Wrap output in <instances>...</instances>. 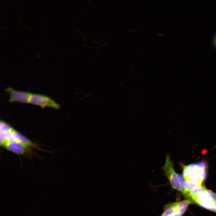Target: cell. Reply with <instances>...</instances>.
<instances>
[{"label": "cell", "mask_w": 216, "mask_h": 216, "mask_svg": "<svg viewBox=\"0 0 216 216\" xmlns=\"http://www.w3.org/2000/svg\"><path fill=\"white\" fill-rule=\"evenodd\" d=\"M29 103L39 106L42 108L50 107L57 110L60 108V105L54 100L47 96L40 94H32Z\"/></svg>", "instance_id": "3957f363"}, {"label": "cell", "mask_w": 216, "mask_h": 216, "mask_svg": "<svg viewBox=\"0 0 216 216\" xmlns=\"http://www.w3.org/2000/svg\"><path fill=\"white\" fill-rule=\"evenodd\" d=\"M189 199L179 202H177V207L180 212L183 215L185 212L188 206L190 204L194 203L193 200Z\"/></svg>", "instance_id": "ba28073f"}, {"label": "cell", "mask_w": 216, "mask_h": 216, "mask_svg": "<svg viewBox=\"0 0 216 216\" xmlns=\"http://www.w3.org/2000/svg\"><path fill=\"white\" fill-rule=\"evenodd\" d=\"M186 182L187 184V191L188 195L190 192L194 188L202 185V182H201L190 181H186Z\"/></svg>", "instance_id": "9c48e42d"}, {"label": "cell", "mask_w": 216, "mask_h": 216, "mask_svg": "<svg viewBox=\"0 0 216 216\" xmlns=\"http://www.w3.org/2000/svg\"><path fill=\"white\" fill-rule=\"evenodd\" d=\"M162 169L172 188L182 193V189L178 177V173L174 169V162L171 160L169 154L166 156L165 163L162 167Z\"/></svg>", "instance_id": "6da1fadb"}, {"label": "cell", "mask_w": 216, "mask_h": 216, "mask_svg": "<svg viewBox=\"0 0 216 216\" xmlns=\"http://www.w3.org/2000/svg\"><path fill=\"white\" fill-rule=\"evenodd\" d=\"M207 190L204 186L202 185L197 187L193 189L190 192L188 196L191 198L196 196L199 193Z\"/></svg>", "instance_id": "30bf717a"}, {"label": "cell", "mask_w": 216, "mask_h": 216, "mask_svg": "<svg viewBox=\"0 0 216 216\" xmlns=\"http://www.w3.org/2000/svg\"><path fill=\"white\" fill-rule=\"evenodd\" d=\"M211 211L216 212V205H215L214 208L213 209H212Z\"/></svg>", "instance_id": "e0dca14e"}, {"label": "cell", "mask_w": 216, "mask_h": 216, "mask_svg": "<svg viewBox=\"0 0 216 216\" xmlns=\"http://www.w3.org/2000/svg\"><path fill=\"white\" fill-rule=\"evenodd\" d=\"M130 32H137V31L136 30H134V29H130Z\"/></svg>", "instance_id": "d6986e66"}, {"label": "cell", "mask_w": 216, "mask_h": 216, "mask_svg": "<svg viewBox=\"0 0 216 216\" xmlns=\"http://www.w3.org/2000/svg\"><path fill=\"white\" fill-rule=\"evenodd\" d=\"M213 43L214 46L216 47V34L214 38Z\"/></svg>", "instance_id": "2e32d148"}, {"label": "cell", "mask_w": 216, "mask_h": 216, "mask_svg": "<svg viewBox=\"0 0 216 216\" xmlns=\"http://www.w3.org/2000/svg\"><path fill=\"white\" fill-rule=\"evenodd\" d=\"M4 139L15 142L21 144L25 148L31 147L32 142L12 127L8 131L1 133V140Z\"/></svg>", "instance_id": "7a4b0ae2"}, {"label": "cell", "mask_w": 216, "mask_h": 216, "mask_svg": "<svg viewBox=\"0 0 216 216\" xmlns=\"http://www.w3.org/2000/svg\"><path fill=\"white\" fill-rule=\"evenodd\" d=\"M191 199L200 206L210 211L216 205V202L208 190L199 193Z\"/></svg>", "instance_id": "277c9868"}, {"label": "cell", "mask_w": 216, "mask_h": 216, "mask_svg": "<svg viewBox=\"0 0 216 216\" xmlns=\"http://www.w3.org/2000/svg\"><path fill=\"white\" fill-rule=\"evenodd\" d=\"M182 214L178 210L176 211L171 216H182Z\"/></svg>", "instance_id": "9a60e30c"}, {"label": "cell", "mask_w": 216, "mask_h": 216, "mask_svg": "<svg viewBox=\"0 0 216 216\" xmlns=\"http://www.w3.org/2000/svg\"><path fill=\"white\" fill-rule=\"evenodd\" d=\"M1 144L10 151L19 154H23L26 148L17 142L4 139L1 140Z\"/></svg>", "instance_id": "8992f818"}, {"label": "cell", "mask_w": 216, "mask_h": 216, "mask_svg": "<svg viewBox=\"0 0 216 216\" xmlns=\"http://www.w3.org/2000/svg\"><path fill=\"white\" fill-rule=\"evenodd\" d=\"M200 181L203 182L206 179L207 176L206 170H202L198 173Z\"/></svg>", "instance_id": "7c38bea8"}, {"label": "cell", "mask_w": 216, "mask_h": 216, "mask_svg": "<svg viewBox=\"0 0 216 216\" xmlns=\"http://www.w3.org/2000/svg\"><path fill=\"white\" fill-rule=\"evenodd\" d=\"M10 95L9 101L10 103L18 102L23 103H29L33 94L29 92L15 90L11 87L6 89Z\"/></svg>", "instance_id": "5b68a950"}, {"label": "cell", "mask_w": 216, "mask_h": 216, "mask_svg": "<svg viewBox=\"0 0 216 216\" xmlns=\"http://www.w3.org/2000/svg\"><path fill=\"white\" fill-rule=\"evenodd\" d=\"M208 191L211 195L212 197L216 202V193L212 192L211 190H208Z\"/></svg>", "instance_id": "5bb4252c"}, {"label": "cell", "mask_w": 216, "mask_h": 216, "mask_svg": "<svg viewBox=\"0 0 216 216\" xmlns=\"http://www.w3.org/2000/svg\"><path fill=\"white\" fill-rule=\"evenodd\" d=\"M164 211L160 216H171L178 210L177 202L168 204L165 205Z\"/></svg>", "instance_id": "52a82bcc"}, {"label": "cell", "mask_w": 216, "mask_h": 216, "mask_svg": "<svg viewBox=\"0 0 216 216\" xmlns=\"http://www.w3.org/2000/svg\"><path fill=\"white\" fill-rule=\"evenodd\" d=\"M180 166H182V175L183 178L185 179L188 176L191 172L190 170L188 165L186 166L183 165L182 163H179Z\"/></svg>", "instance_id": "8fae6325"}, {"label": "cell", "mask_w": 216, "mask_h": 216, "mask_svg": "<svg viewBox=\"0 0 216 216\" xmlns=\"http://www.w3.org/2000/svg\"><path fill=\"white\" fill-rule=\"evenodd\" d=\"M158 35L159 36L162 37H164V34L161 33H159L158 34Z\"/></svg>", "instance_id": "ac0fdd59"}, {"label": "cell", "mask_w": 216, "mask_h": 216, "mask_svg": "<svg viewBox=\"0 0 216 216\" xmlns=\"http://www.w3.org/2000/svg\"><path fill=\"white\" fill-rule=\"evenodd\" d=\"M196 164L201 170H206L207 168V163L206 161L204 160L200 161Z\"/></svg>", "instance_id": "4fadbf2b"}]
</instances>
